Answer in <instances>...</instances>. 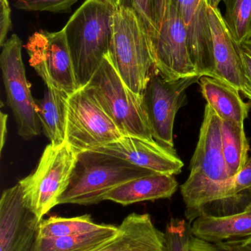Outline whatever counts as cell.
Instances as JSON below:
<instances>
[{
    "label": "cell",
    "instance_id": "obj_2",
    "mask_svg": "<svg viewBox=\"0 0 251 251\" xmlns=\"http://www.w3.org/2000/svg\"><path fill=\"white\" fill-rule=\"evenodd\" d=\"M115 0H85L63 28L79 89L109 54Z\"/></svg>",
    "mask_w": 251,
    "mask_h": 251
},
{
    "label": "cell",
    "instance_id": "obj_25",
    "mask_svg": "<svg viewBox=\"0 0 251 251\" xmlns=\"http://www.w3.org/2000/svg\"><path fill=\"white\" fill-rule=\"evenodd\" d=\"M115 2L116 5L130 9L137 15L151 47L158 34L153 14V0H115Z\"/></svg>",
    "mask_w": 251,
    "mask_h": 251
},
{
    "label": "cell",
    "instance_id": "obj_16",
    "mask_svg": "<svg viewBox=\"0 0 251 251\" xmlns=\"http://www.w3.org/2000/svg\"><path fill=\"white\" fill-rule=\"evenodd\" d=\"M118 228L116 237L97 251H166L165 233L148 214H131Z\"/></svg>",
    "mask_w": 251,
    "mask_h": 251
},
{
    "label": "cell",
    "instance_id": "obj_7",
    "mask_svg": "<svg viewBox=\"0 0 251 251\" xmlns=\"http://www.w3.org/2000/svg\"><path fill=\"white\" fill-rule=\"evenodd\" d=\"M200 76L169 80L154 67L142 94V105L153 139L174 149L173 127L178 110L187 104V88L199 82Z\"/></svg>",
    "mask_w": 251,
    "mask_h": 251
},
{
    "label": "cell",
    "instance_id": "obj_13",
    "mask_svg": "<svg viewBox=\"0 0 251 251\" xmlns=\"http://www.w3.org/2000/svg\"><path fill=\"white\" fill-rule=\"evenodd\" d=\"M91 151L119 158L156 174L178 175L184 167L175 149L162 146L155 140L123 136L113 143Z\"/></svg>",
    "mask_w": 251,
    "mask_h": 251
},
{
    "label": "cell",
    "instance_id": "obj_9",
    "mask_svg": "<svg viewBox=\"0 0 251 251\" xmlns=\"http://www.w3.org/2000/svg\"><path fill=\"white\" fill-rule=\"evenodd\" d=\"M0 67L10 107L17 125L18 134L26 140L38 136L41 123L37 105L31 94L22 57V41L13 34L1 47Z\"/></svg>",
    "mask_w": 251,
    "mask_h": 251
},
{
    "label": "cell",
    "instance_id": "obj_32",
    "mask_svg": "<svg viewBox=\"0 0 251 251\" xmlns=\"http://www.w3.org/2000/svg\"><path fill=\"white\" fill-rule=\"evenodd\" d=\"M190 251H221L212 243L203 241L200 239L196 238L194 236H192L190 242Z\"/></svg>",
    "mask_w": 251,
    "mask_h": 251
},
{
    "label": "cell",
    "instance_id": "obj_11",
    "mask_svg": "<svg viewBox=\"0 0 251 251\" xmlns=\"http://www.w3.org/2000/svg\"><path fill=\"white\" fill-rule=\"evenodd\" d=\"M150 47L154 68L165 79L198 76L192 60L185 25L173 1Z\"/></svg>",
    "mask_w": 251,
    "mask_h": 251
},
{
    "label": "cell",
    "instance_id": "obj_27",
    "mask_svg": "<svg viewBox=\"0 0 251 251\" xmlns=\"http://www.w3.org/2000/svg\"><path fill=\"white\" fill-rule=\"evenodd\" d=\"M78 0H16L14 6L25 11L66 13Z\"/></svg>",
    "mask_w": 251,
    "mask_h": 251
},
{
    "label": "cell",
    "instance_id": "obj_18",
    "mask_svg": "<svg viewBox=\"0 0 251 251\" xmlns=\"http://www.w3.org/2000/svg\"><path fill=\"white\" fill-rule=\"evenodd\" d=\"M178 186L175 176L153 174L118 186L106 195L105 201L128 206L146 201L169 199L176 192Z\"/></svg>",
    "mask_w": 251,
    "mask_h": 251
},
{
    "label": "cell",
    "instance_id": "obj_21",
    "mask_svg": "<svg viewBox=\"0 0 251 251\" xmlns=\"http://www.w3.org/2000/svg\"><path fill=\"white\" fill-rule=\"evenodd\" d=\"M118 226L103 224L99 229L78 237L38 239L32 251H97L113 240Z\"/></svg>",
    "mask_w": 251,
    "mask_h": 251
},
{
    "label": "cell",
    "instance_id": "obj_24",
    "mask_svg": "<svg viewBox=\"0 0 251 251\" xmlns=\"http://www.w3.org/2000/svg\"><path fill=\"white\" fill-rule=\"evenodd\" d=\"M224 22L236 42L241 45L251 38V0H223Z\"/></svg>",
    "mask_w": 251,
    "mask_h": 251
},
{
    "label": "cell",
    "instance_id": "obj_3",
    "mask_svg": "<svg viewBox=\"0 0 251 251\" xmlns=\"http://www.w3.org/2000/svg\"><path fill=\"white\" fill-rule=\"evenodd\" d=\"M153 174L156 173L101 152H81L58 205L97 204L105 201L106 195L118 186Z\"/></svg>",
    "mask_w": 251,
    "mask_h": 251
},
{
    "label": "cell",
    "instance_id": "obj_17",
    "mask_svg": "<svg viewBox=\"0 0 251 251\" xmlns=\"http://www.w3.org/2000/svg\"><path fill=\"white\" fill-rule=\"evenodd\" d=\"M193 236L216 244L251 236V201L245 209L225 215L202 214L191 225Z\"/></svg>",
    "mask_w": 251,
    "mask_h": 251
},
{
    "label": "cell",
    "instance_id": "obj_10",
    "mask_svg": "<svg viewBox=\"0 0 251 251\" xmlns=\"http://www.w3.org/2000/svg\"><path fill=\"white\" fill-rule=\"evenodd\" d=\"M29 63L49 88L72 95L79 88L63 29L32 34L25 46Z\"/></svg>",
    "mask_w": 251,
    "mask_h": 251
},
{
    "label": "cell",
    "instance_id": "obj_8",
    "mask_svg": "<svg viewBox=\"0 0 251 251\" xmlns=\"http://www.w3.org/2000/svg\"><path fill=\"white\" fill-rule=\"evenodd\" d=\"M123 136L94 97L84 88L69 96L66 143L77 153L94 150Z\"/></svg>",
    "mask_w": 251,
    "mask_h": 251
},
{
    "label": "cell",
    "instance_id": "obj_6",
    "mask_svg": "<svg viewBox=\"0 0 251 251\" xmlns=\"http://www.w3.org/2000/svg\"><path fill=\"white\" fill-rule=\"evenodd\" d=\"M78 153L65 142L44 149L33 174L19 181L24 200L39 221L55 206L69 186Z\"/></svg>",
    "mask_w": 251,
    "mask_h": 251
},
{
    "label": "cell",
    "instance_id": "obj_36",
    "mask_svg": "<svg viewBox=\"0 0 251 251\" xmlns=\"http://www.w3.org/2000/svg\"><path fill=\"white\" fill-rule=\"evenodd\" d=\"M206 1L207 5L209 7H212V8H218V5L222 0H206Z\"/></svg>",
    "mask_w": 251,
    "mask_h": 251
},
{
    "label": "cell",
    "instance_id": "obj_30",
    "mask_svg": "<svg viewBox=\"0 0 251 251\" xmlns=\"http://www.w3.org/2000/svg\"><path fill=\"white\" fill-rule=\"evenodd\" d=\"M215 245L221 251H251V236Z\"/></svg>",
    "mask_w": 251,
    "mask_h": 251
},
{
    "label": "cell",
    "instance_id": "obj_23",
    "mask_svg": "<svg viewBox=\"0 0 251 251\" xmlns=\"http://www.w3.org/2000/svg\"><path fill=\"white\" fill-rule=\"evenodd\" d=\"M103 224L93 221L89 215L73 218L52 216L40 223L38 239L78 237L99 229Z\"/></svg>",
    "mask_w": 251,
    "mask_h": 251
},
{
    "label": "cell",
    "instance_id": "obj_20",
    "mask_svg": "<svg viewBox=\"0 0 251 251\" xmlns=\"http://www.w3.org/2000/svg\"><path fill=\"white\" fill-rule=\"evenodd\" d=\"M69 97L63 91L47 87L44 98L35 101L43 131L55 147L66 142Z\"/></svg>",
    "mask_w": 251,
    "mask_h": 251
},
{
    "label": "cell",
    "instance_id": "obj_35",
    "mask_svg": "<svg viewBox=\"0 0 251 251\" xmlns=\"http://www.w3.org/2000/svg\"><path fill=\"white\" fill-rule=\"evenodd\" d=\"M240 47H241L242 50H243L244 52H246V54H249L251 57V38L249 41L243 43L240 45Z\"/></svg>",
    "mask_w": 251,
    "mask_h": 251
},
{
    "label": "cell",
    "instance_id": "obj_31",
    "mask_svg": "<svg viewBox=\"0 0 251 251\" xmlns=\"http://www.w3.org/2000/svg\"><path fill=\"white\" fill-rule=\"evenodd\" d=\"M173 0H153L155 25L159 32L162 22L166 19Z\"/></svg>",
    "mask_w": 251,
    "mask_h": 251
},
{
    "label": "cell",
    "instance_id": "obj_5",
    "mask_svg": "<svg viewBox=\"0 0 251 251\" xmlns=\"http://www.w3.org/2000/svg\"><path fill=\"white\" fill-rule=\"evenodd\" d=\"M83 88L94 97L124 136L154 140L143 109L142 96L127 87L108 54Z\"/></svg>",
    "mask_w": 251,
    "mask_h": 251
},
{
    "label": "cell",
    "instance_id": "obj_19",
    "mask_svg": "<svg viewBox=\"0 0 251 251\" xmlns=\"http://www.w3.org/2000/svg\"><path fill=\"white\" fill-rule=\"evenodd\" d=\"M198 82L208 105L222 120L244 124L249 117L251 103L243 101L238 90L211 76H201Z\"/></svg>",
    "mask_w": 251,
    "mask_h": 251
},
{
    "label": "cell",
    "instance_id": "obj_34",
    "mask_svg": "<svg viewBox=\"0 0 251 251\" xmlns=\"http://www.w3.org/2000/svg\"><path fill=\"white\" fill-rule=\"evenodd\" d=\"M243 62H244L246 77L247 79L248 82H249V87H250L251 91V57L243 51Z\"/></svg>",
    "mask_w": 251,
    "mask_h": 251
},
{
    "label": "cell",
    "instance_id": "obj_15",
    "mask_svg": "<svg viewBox=\"0 0 251 251\" xmlns=\"http://www.w3.org/2000/svg\"><path fill=\"white\" fill-rule=\"evenodd\" d=\"M188 33L190 54L198 76L215 77L212 32L206 0H173Z\"/></svg>",
    "mask_w": 251,
    "mask_h": 251
},
{
    "label": "cell",
    "instance_id": "obj_26",
    "mask_svg": "<svg viewBox=\"0 0 251 251\" xmlns=\"http://www.w3.org/2000/svg\"><path fill=\"white\" fill-rule=\"evenodd\" d=\"M166 251H190L191 225L185 220L172 218L165 233Z\"/></svg>",
    "mask_w": 251,
    "mask_h": 251
},
{
    "label": "cell",
    "instance_id": "obj_1",
    "mask_svg": "<svg viewBox=\"0 0 251 251\" xmlns=\"http://www.w3.org/2000/svg\"><path fill=\"white\" fill-rule=\"evenodd\" d=\"M221 119L206 104L198 142L190 162V174L181 186L189 222L197 219L209 206L239 200L233 195L230 176L223 155Z\"/></svg>",
    "mask_w": 251,
    "mask_h": 251
},
{
    "label": "cell",
    "instance_id": "obj_22",
    "mask_svg": "<svg viewBox=\"0 0 251 251\" xmlns=\"http://www.w3.org/2000/svg\"><path fill=\"white\" fill-rule=\"evenodd\" d=\"M221 139L223 155L228 174L234 178L241 171L249 159L250 146L244 124L221 119Z\"/></svg>",
    "mask_w": 251,
    "mask_h": 251
},
{
    "label": "cell",
    "instance_id": "obj_4",
    "mask_svg": "<svg viewBox=\"0 0 251 251\" xmlns=\"http://www.w3.org/2000/svg\"><path fill=\"white\" fill-rule=\"evenodd\" d=\"M108 55L127 87L142 96L154 67L150 41L137 15L116 4Z\"/></svg>",
    "mask_w": 251,
    "mask_h": 251
},
{
    "label": "cell",
    "instance_id": "obj_12",
    "mask_svg": "<svg viewBox=\"0 0 251 251\" xmlns=\"http://www.w3.org/2000/svg\"><path fill=\"white\" fill-rule=\"evenodd\" d=\"M40 223L27 206L19 183L4 190L0 199V251H32Z\"/></svg>",
    "mask_w": 251,
    "mask_h": 251
},
{
    "label": "cell",
    "instance_id": "obj_28",
    "mask_svg": "<svg viewBox=\"0 0 251 251\" xmlns=\"http://www.w3.org/2000/svg\"><path fill=\"white\" fill-rule=\"evenodd\" d=\"M251 190V156L244 167L233 178V195L235 197L241 196L245 192Z\"/></svg>",
    "mask_w": 251,
    "mask_h": 251
},
{
    "label": "cell",
    "instance_id": "obj_14",
    "mask_svg": "<svg viewBox=\"0 0 251 251\" xmlns=\"http://www.w3.org/2000/svg\"><path fill=\"white\" fill-rule=\"evenodd\" d=\"M212 32L215 77L243 93L250 99L251 90L246 77L243 50L230 33L218 8L208 6Z\"/></svg>",
    "mask_w": 251,
    "mask_h": 251
},
{
    "label": "cell",
    "instance_id": "obj_29",
    "mask_svg": "<svg viewBox=\"0 0 251 251\" xmlns=\"http://www.w3.org/2000/svg\"><path fill=\"white\" fill-rule=\"evenodd\" d=\"M11 11L8 0H0V46L5 43L7 33L11 30Z\"/></svg>",
    "mask_w": 251,
    "mask_h": 251
},
{
    "label": "cell",
    "instance_id": "obj_33",
    "mask_svg": "<svg viewBox=\"0 0 251 251\" xmlns=\"http://www.w3.org/2000/svg\"><path fill=\"white\" fill-rule=\"evenodd\" d=\"M7 114L1 113L0 114V128H1V143H0V151H2L4 148V143L6 141V136H7Z\"/></svg>",
    "mask_w": 251,
    "mask_h": 251
}]
</instances>
